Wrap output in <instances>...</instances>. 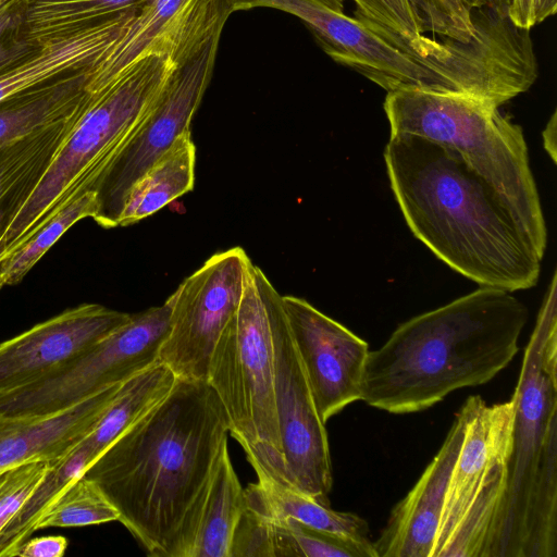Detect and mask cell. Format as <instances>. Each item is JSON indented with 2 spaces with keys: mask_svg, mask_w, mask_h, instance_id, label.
Masks as SVG:
<instances>
[{
  "mask_svg": "<svg viewBox=\"0 0 557 557\" xmlns=\"http://www.w3.org/2000/svg\"><path fill=\"white\" fill-rule=\"evenodd\" d=\"M384 160L413 235L459 274L507 292L536 285L542 258L517 211L453 151L389 134Z\"/></svg>",
  "mask_w": 557,
  "mask_h": 557,
  "instance_id": "1",
  "label": "cell"
},
{
  "mask_svg": "<svg viewBox=\"0 0 557 557\" xmlns=\"http://www.w3.org/2000/svg\"><path fill=\"white\" fill-rule=\"evenodd\" d=\"M224 409L205 381L177 379L166 398L85 471L153 557H168L181 523L227 445Z\"/></svg>",
  "mask_w": 557,
  "mask_h": 557,
  "instance_id": "2",
  "label": "cell"
},
{
  "mask_svg": "<svg viewBox=\"0 0 557 557\" xmlns=\"http://www.w3.org/2000/svg\"><path fill=\"white\" fill-rule=\"evenodd\" d=\"M529 312L510 292L481 287L399 324L366 361L361 399L419 412L456 389L490 382L515 358Z\"/></svg>",
  "mask_w": 557,
  "mask_h": 557,
  "instance_id": "3",
  "label": "cell"
},
{
  "mask_svg": "<svg viewBox=\"0 0 557 557\" xmlns=\"http://www.w3.org/2000/svg\"><path fill=\"white\" fill-rule=\"evenodd\" d=\"M205 47L188 45L135 62L108 78L95 69L87 103L37 185L0 232V262L83 194L99 188L112 164L157 108L180 66Z\"/></svg>",
  "mask_w": 557,
  "mask_h": 557,
  "instance_id": "4",
  "label": "cell"
},
{
  "mask_svg": "<svg viewBox=\"0 0 557 557\" xmlns=\"http://www.w3.org/2000/svg\"><path fill=\"white\" fill-rule=\"evenodd\" d=\"M507 483L493 557H557L556 275L513 392Z\"/></svg>",
  "mask_w": 557,
  "mask_h": 557,
  "instance_id": "5",
  "label": "cell"
},
{
  "mask_svg": "<svg viewBox=\"0 0 557 557\" xmlns=\"http://www.w3.org/2000/svg\"><path fill=\"white\" fill-rule=\"evenodd\" d=\"M384 111L391 134L419 136L462 159L517 211L543 259L547 227L522 128L492 102L419 88L388 91Z\"/></svg>",
  "mask_w": 557,
  "mask_h": 557,
  "instance_id": "6",
  "label": "cell"
},
{
  "mask_svg": "<svg viewBox=\"0 0 557 557\" xmlns=\"http://www.w3.org/2000/svg\"><path fill=\"white\" fill-rule=\"evenodd\" d=\"M282 295L248 264L243 295L212 351L207 383L258 479L293 487L282 453L275 397L273 312Z\"/></svg>",
  "mask_w": 557,
  "mask_h": 557,
  "instance_id": "7",
  "label": "cell"
},
{
  "mask_svg": "<svg viewBox=\"0 0 557 557\" xmlns=\"http://www.w3.org/2000/svg\"><path fill=\"white\" fill-rule=\"evenodd\" d=\"M463 440L449 475L433 557H493L511 447L515 397L462 404Z\"/></svg>",
  "mask_w": 557,
  "mask_h": 557,
  "instance_id": "8",
  "label": "cell"
},
{
  "mask_svg": "<svg viewBox=\"0 0 557 557\" xmlns=\"http://www.w3.org/2000/svg\"><path fill=\"white\" fill-rule=\"evenodd\" d=\"M171 305L131 314L123 325L65 366L25 385L0 391L1 416L45 414L66 409L159 361Z\"/></svg>",
  "mask_w": 557,
  "mask_h": 557,
  "instance_id": "9",
  "label": "cell"
},
{
  "mask_svg": "<svg viewBox=\"0 0 557 557\" xmlns=\"http://www.w3.org/2000/svg\"><path fill=\"white\" fill-rule=\"evenodd\" d=\"M250 261L240 247L219 251L168 298L170 321L159 361L177 379L207 381L212 351L236 313Z\"/></svg>",
  "mask_w": 557,
  "mask_h": 557,
  "instance_id": "10",
  "label": "cell"
},
{
  "mask_svg": "<svg viewBox=\"0 0 557 557\" xmlns=\"http://www.w3.org/2000/svg\"><path fill=\"white\" fill-rule=\"evenodd\" d=\"M234 12L269 8L298 17L322 50L387 92L401 88L453 92L436 72L421 64L366 24L320 0H227Z\"/></svg>",
  "mask_w": 557,
  "mask_h": 557,
  "instance_id": "11",
  "label": "cell"
},
{
  "mask_svg": "<svg viewBox=\"0 0 557 557\" xmlns=\"http://www.w3.org/2000/svg\"><path fill=\"white\" fill-rule=\"evenodd\" d=\"M221 36H214L180 66L157 108L117 156L97 189L100 209L95 221L100 226H117L131 186L183 133L190 131L213 74Z\"/></svg>",
  "mask_w": 557,
  "mask_h": 557,
  "instance_id": "12",
  "label": "cell"
},
{
  "mask_svg": "<svg viewBox=\"0 0 557 557\" xmlns=\"http://www.w3.org/2000/svg\"><path fill=\"white\" fill-rule=\"evenodd\" d=\"M273 358L276 416L289 482L330 505L333 476L325 423L317 411L282 298L273 312Z\"/></svg>",
  "mask_w": 557,
  "mask_h": 557,
  "instance_id": "13",
  "label": "cell"
},
{
  "mask_svg": "<svg viewBox=\"0 0 557 557\" xmlns=\"http://www.w3.org/2000/svg\"><path fill=\"white\" fill-rule=\"evenodd\" d=\"M290 334L320 419L361 399L368 343L307 300L282 296Z\"/></svg>",
  "mask_w": 557,
  "mask_h": 557,
  "instance_id": "14",
  "label": "cell"
},
{
  "mask_svg": "<svg viewBox=\"0 0 557 557\" xmlns=\"http://www.w3.org/2000/svg\"><path fill=\"white\" fill-rule=\"evenodd\" d=\"M129 318V313L99 304H82L0 343V391L25 385L65 366Z\"/></svg>",
  "mask_w": 557,
  "mask_h": 557,
  "instance_id": "15",
  "label": "cell"
},
{
  "mask_svg": "<svg viewBox=\"0 0 557 557\" xmlns=\"http://www.w3.org/2000/svg\"><path fill=\"white\" fill-rule=\"evenodd\" d=\"M465 428L466 411L461 406L437 454L393 508L373 542L376 557H433L445 492Z\"/></svg>",
  "mask_w": 557,
  "mask_h": 557,
  "instance_id": "16",
  "label": "cell"
},
{
  "mask_svg": "<svg viewBox=\"0 0 557 557\" xmlns=\"http://www.w3.org/2000/svg\"><path fill=\"white\" fill-rule=\"evenodd\" d=\"M141 5L28 42L33 49L0 72V101L94 61L127 30Z\"/></svg>",
  "mask_w": 557,
  "mask_h": 557,
  "instance_id": "17",
  "label": "cell"
},
{
  "mask_svg": "<svg viewBox=\"0 0 557 557\" xmlns=\"http://www.w3.org/2000/svg\"><path fill=\"white\" fill-rule=\"evenodd\" d=\"M122 384V383H121ZM121 384L45 414H0V471L69 454L92 430Z\"/></svg>",
  "mask_w": 557,
  "mask_h": 557,
  "instance_id": "18",
  "label": "cell"
},
{
  "mask_svg": "<svg viewBox=\"0 0 557 557\" xmlns=\"http://www.w3.org/2000/svg\"><path fill=\"white\" fill-rule=\"evenodd\" d=\"M244 509V488L225 445L187 510L168 557H231Z\"/></svg>",
  "mask_w": 557,
  "mask_h": 557,
  "instance_id": "19",
  "label": "cell"
},
{
  "mask_svg": "<svg viewBox=\"0 0 557 557\" xmlns=\"http://www.w3.org/2000/svg\"><path fill=\"white\" fill-rule=\"evenodd\" d=\"M101 55L1 100L0 148L67 117L86 96Z\"/></svg>",
  "mask_w": 557,
  "mask_h": 557,
  "instance_id": "20",
  "label": "cell"
},
{
  "mask_svg": "<svg viewBox=\"0 0 557 557\" xmlns=\"http://www.w3.org/2000/svg\"><path fill=\"white\" fill-rule=\"evenodd\" d=\"M65 119L0 148V232L32 193L79 119L90 92Z\"/></svg>",
  "mask_w": 557,
  "mask_h": 557,
  "instance_id": "21",
  "label": "cell"
},
{
  "mask_svg": "<svg viewBox=\"0 0 557 557\" xmlns=\"http://www.w3.org/2000/svg\"><path fill=\"white\" fill-rule=\"evenodd\" d=\"M196 146L190 131L173 145L128 189L117 226H128L154 214L195 184Z\"/></svg>",
  "mask_w": 557,
  "mask_h": 557,
  "instance_id": "22",
  "label": "cell"
},
{
  "mask_svg": "<svg viewBox=\"0 0 557 557\" xmlns=\"http://www.w3.org/2000/svg\"><path fill=\"white\" fill-rule=\"evenodd\" d=\"M245 493V507L268 520L290 518L308 527L370 542L368 522L352 512L333 510L330 505L274 481L258 479Z\"/></svg>",
  "mask_w": 557,
  "mask_h": 557,
  "instance_id": "23",
  "label": "cell"
},
{
  "mask_svg": "<svg viewBox=\"0 0 557 557\" xmlns=\"http://www.w3.org/2000/svg\"><path fill=\"white\" fill-rule=\"evenodd\" d=\"M176 375L161 361L124 381L92 430L82 440L97 458L172 392Z\"/></svg>",
  "mask_w": 557,
  "mask_h": 557,
  "instance_id": "24",
  "label": "cell"
},
{
  "mask_svg": "<svg viewBox=\"0 0 557 557\" xmlns=\"http://www.w3.org/2000/svg\"><path fill=\"white\" fill-rule=\"evenodd\" d=\"M255 516L260 557H376L371 541L318 530L290 518L268 520Z\"/></svg>",
  "mask_w": 557,
  "mask_h": 557,
  "instance_id": "25",
  "label": "cell"
},
{
  "mask_svg": "<svg viewBox=\"0 0 557 557\" xmlns=\"http://www.w3.org/2000/svg\"><path fill=\"white\" fill-rule=\"evenodd\" d=\"M96 459L92 450L81 441L69 454L52 461L41 481L0 534V557H14L17 547L37 531L38 521L48 507L66 487L83 476Z\"/></svg>",
  "mask_w": 557,
  "mask_h": 557,
  "instance_id": "26",
  "label": "cell"
},
{
  "mask_svg": "<svg viewBox=\"0 0 557 557\" xmlns=\"http://www.w3.org/2000/svg\"><path fill=\"white\" fill-rule=\"evenodd\" d=\"M148 0H21L18 35L32 42Z\"/></svg>",
  "mask_w": 557,
  "mask_h": 557,
  "instance_id": "27",
  "label": "cell"
},
{
  "mask_svg": "<svg viewBox=\"0 0 557 557\" xmlns=\"http://www.w3.org/2000/svg\"><path fill=\"white\" fill-rule=\"evenodd\" d=\"M99 209L97 191L89 190L59 211L20 248L0 262V278L3 284H18L72 225L85 218L95 220Z\"/></svg>",
  "mask_w": 557,
  "mask_h": 557,
  "instance_id": "28",
  "label": "cell"
},
{
  "mask_svg": "<svg viewBox=\"0 0 557 557\" xmlns=\"http://www.w3.org/2000/svg\"><path fill=\"white\" fill-rule=\"evenodd\" d=\"M357 11L373 22V30L407 54L423 55L433 42L411 0H352Z\"/></svg>",
  "mask_w": 557,
  "mask_h": 557,
  "instance_id": "29",
  "label": "cell"
},
{
  "mask_svg": "<svg viewBox=\"0 0 557 557\" xmlns=\"http://www.w3.org/2000/svg\"><path fill=\"white\" fill-rule=\"evenodd\" d=\"M120 513L100 486L81 476L48 507L37 530L51 527H84L119 521Z\"/></svg>",
  "mask_w": 557,
  "mask_h": 557,
  "instance_id": "30",
  "label": "cell"
},
{
  "mask_svg": "<svg viewBox=\"0 0 557 557\" xmlns=\"http://www.w3.org/2000/svg\"><path fill=\"white\" fill-rule=\"evenodd\" d=\"M411 1L433 37L462 42L473 37L475 27L468 0Z\"/></svg>",
  "mask_w": 557,
  "mask_h": 557,
  "instance_id": "31",
  "label": "cell"
},
{
  "mask_svg": "<svg viewBox=\"0 0 557 557\" xmlns=\"http://www.w3.org/2000/svg\"><path fill=\"white\" fill-rule=\"evenodd\" d=\"M52 461L37 460L0 471V534L47 473Z\"/></svg>",
  "mask_w": 557,
  "mask_h": 557,
  "instance_id": "32",
  "label": "cell"
},
{
  "mask_svg": "<svg viewBox=\"0 0 557 557\" xmlns=\"http://www.w3.org/2000/svg\"><path fill=\"white\" fill-rule=\"evenodd\" d=\"M20 4L21 0H0V72L33 49L20 39Z\"/></svg>",
  "mask_w": 557,
  "mask_h": 557,
  "instance_id": "33",
  "label": "cell"
},
{
  "mask_svg": "<svg viewBox=\"0 0 557 557\" xmlns=\"http://www.w3.org/2000/svg\"><path fill=\"white\" fill-rule=\"evenodd\" d=\"M557 0H511L508 17L519 27L531 29L536 24L535 10L540 16L556 12Z\"/></svg>",
  "mask_w": 557,
  "mask_h": 557,
  "instance_id": "34",
  "label": "cell"
},
{
  "mask_svg": "<svg viewBox=\"0 0 557 557\" xmlns=\"http://www.w3.org/2000/svg\"><path fill=\"white\" fill-rule=\"evenodd\" d=\"M69 541L61 535L28 539L16 549L14 557H62Z\"/></svg>",
  "mask_w": 557,
  "mask_h": 557,
  "instance_id": "35",
  "label": "cell"
},
{
  "mask_svg": "<svg viewBox=\"0 0 557 557\" xmlns=\"http://www.w3.org/2000/svg\"><path fill=\"white\" fill-rule=\"evenodd\" d=\"M543 143L545 150L556 162V111L552 114L545 129L543 131Z\"/></svg>",
  "mask_w": 557,
  "mask_h": 557,
  "instance_id": "36",
  "label": "cell"
},
{
  "mask_svg": "<svg viewBox=\"0 0 557 557\" xmlns=\"http://www.w3.org/2000/svg\"><path fill=\"white\" fill-rule=\"evenodd\" d=\"M511 0H485L486 5L495 9L500 14L508 15Z\"/></svg>",
  "mask_w": 557,
  "mask_h": 557,
  "instance_id": "37",
  "label": "cell"
},
{
  "mask_svg": "<svg viewBox=\"0 0 557 557\" xmlns=\"http://www.w3.org/2000/svg\"><path fill=\"white\" fill-rule=\"evenodd\" d=\"M326 4H332L333 2H335L336 0H320Z\"/></svg>",
  "mask_w": 557,
  "mask_h": 557,
  "instance_id": "38",
  "label": "cell"
},
{
  "mask_svg": "<svg viewBox=\"0 0 557 557\" xmlns=\"http://www.w3.org/2000/svg\"><path fill=\"white\" fill-rule=\"evenodd\" d=\"M3 286H4V284H3L2 280L0 278V290H1V288H2Z\"/></svg>",
  "mask_w": 557,
  "mask_h": 557,
  "instance_id": "39",
  "label": "cell"
}]
</instances>
